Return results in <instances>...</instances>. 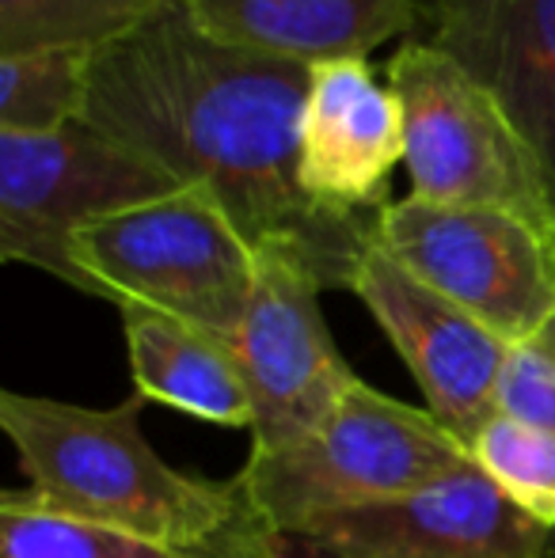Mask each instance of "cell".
<instances>
[{"instance_id":"6da1fadb","label":"cell","mask_w":555,"mask_h":558,"mask_svg":"<svg viewBox=\"0 0 555 558\" xmlns=\"http://www.w3.org/2000/svg\"><path fill=\"white\" fill-rule=\"evenodd\" d=\"M309 69L217 43L168 0L96 53L81 122L206 191L255 255L297 258L324 289H354L377 217L327 209L301 186Z\"/></svg>"},{"instance_id":"7a4b0ae2","label":"cell","mask_w":555,"mask_h":558,"mask_svg":"<svg viewBox=\"0 0 555 558\" xmlns=\"http://www.w3.org/2000/svg\"><path fill=\"white\" fill-rule=\"evenodd\" d=\"M145 403L130 396L96 411L0 391V429L38 506L198 551L237 521L244 501L232 478L214 483L164 460L141 429Z\"/></svg>"},{"instance_id":"3957f363","label":"cell","mask_w":555,"mask_h":558,"mask_svg":"<svg viewBox=\"0 0 555 558\" xmlns=\"http://www.w3.org/2000/svg\"><path fill=\"white\" fill-rule=\"evenodd\" d=\"M472 452L426 407L358 380L301 441L252 452L232 475L244 509L267 532L408 498L472 468Z\"/></svg>"},{"instance_id":"277c9868","label":"cell","mask_w":555,"mask_h":558,"mask_svg":"<svg viewBox=\"0 0 555 558\" xmlns=\"http://www.w3.org/2000/svg\"><path fill=\"white\" fill-rule=\"evenodd\" d=\"M81 293L183 319L229 342L255 289L252 243L198 186L122 209L73 235Z\"/></svg>"},{"instance_id":"5b68a950","label":"cell","mask_w":555,"mask_h":558,"mask_svg":"<svg viewBox=\"0 0 555 558\" xmlns=\"http://www.w3.org/2000/svg\"><path fill=\"white\" fill-rule=\"evenodd\" d=\"M388 88L403 107V168L415 198L498 209L555 243L541 160L483 84L426 38H408L388 61Z\"/></svg>"},{"instance_id":"8992f818","label":"cell","mask_w":555,"mask_h":558,"mask_svg":"<svg viewBox=\"0 0 555 558\" xmlns=\"http://www.w3.org/2000/svg\"><path fill=\"white\" fill-rule=\"evenodd\" d=\"M179 191L168 168L88 122L53 133L0 130V255L81 289L73 235Z\"/></svg>"},{"instance_id":"52a82bcc","label":"cell","mask_w":555,"mask_h":558,"mask_svg":"<svg viewBox=\"0 0 555 558\" xmlns=\"http://www.w3.org/2000/svg\"><path fill=\"white\" fill-rule=\"evenodd\" d=\"M373 240L422 286L510 345L536 342L555 319V243L498 209L388 202Z\"/></svg>"},{"instance_id":"ba28073f","label":"cell","mask_w":555,"mask_h":558,"mask_svg":"<svg viewBox=\"0 0 555 558\" xmlns=\"http://www.w3.org/2000/svg\"><path fill=\"white\" fill-rule=\"evenodd\" d=\"M278 558H552L555 532L472 463L408 498L270 532Z\"/></svg>"},{"instance_id":"9c48e42d","label":"cell","mask_w":555,"mask_h":558,"mask_svg":"<svg viewBox=\"0 0 555 558\" xmlns=\"http://www.w3.org/2000/svg\"><path fill=\"white\" fill-rule=\"evenodd\" d=\"M255 289L232 357L252 399V452L309 437L342 396L358 384L319 312V278L286 255H255Z\"/></svg>"},{"instance_id":"30bf717a","label":"cell","mask_w":555,"mask_h":558,"mask_svg":"<svg viewBox=\"0 0 555 558\" xmlns=\"http://www.w3.org/2000/svg\"><path fill=\"white\" fill-rule=\"evenodd\" d=\"M350 293L365 304V312L377 319L403 365L411 368L426 411L453 437L472 445L475 434L498 414L495 391L510 342L422 286L415 274L377 247V240L365 251Z\"/></svg>"},{"instance_id":"8fae6325","label":"cell","mask_w":555,"mask_h":558,"mask_svg":"<svg viewBox=\"0 0 555 558\" xmlns=\"http://www.w3.org/2000/svg\"><path fill=\"white\" fill-rule=\"evenodd\" d=\"M403 163V107L377 84L365 58H335L309 69L301 114V186L342 214L377 217L388 179Z\"/></svg>"},{"instance_id":"7c38bea8","label":"cell","mask_w":555,"mask_h":558,"mask_svg":"<svg viewBox=\"0 0 555 558\" xmlns=\"http://www.w3.org/2000/svg\"><path fill=\"white\" fill-rule=\"evenodd\" d=\"M426 43L498 99L555 202V0H426Z\"/></svg>"},{"instance_id":"4fadbf2b","label":"cell","mask_w":555,"mask_h":558,"mask_svg":"<svg viewBox=\"0 0 555 558\" xmlns=\"http://www.w3.org/2000/svg\"><path fill=\"white\" fill-rule=\"evenodd\" d=\"M217 43L319 65L365 58L426 20V0H179Z\"/></svg>"},{"instance_id":"5bb4252c","label":"cell","mask_w":555,"mask_h":558,"mask_svg":"<svg viewBox=\"0 0 555 558\" xmlns=\"http://www.w3.org/2000/svg\"><path fill=\"white\" fill-rule=\"evenodd\" d=\"M122 335L141 399L252 434V399L225 338L145 308H122Z\"/></svg>"},{"instance_id":"9a60e30c","label":"cell","mask_w":555,"mask_h":558,"mask_svg":"<svg viewBox=\"0 0 555 558\" xmlns=\"http://www.w3.org/2000/svg\"><path fill=\"white\" fill-rule=\"evenodd\" d=\"M168 0H0V58L96 53L145 27Z\"/></svg>"},{"instance_id":"2e32d148","label":"cell","mask_w":555,"mask_h":558,"mask_svg":"<svg viewBox=\"0 0 555 558\" xmlns=\"http://www.w3.org/2000/svg\"><path fill=\"white\" fill-rule=\"evenodd\" d=\"M0 558H198L111 524L46 509L27 490L0 494Z\"/></svg>"},{"instance_id":"e0dca14e","label":"cell","mask_w":555,"mask_h":558,"mask_svg":"<svg viewBox=\"0 0 555 558\" xmlns=\"http://www.w3.org/2000/svg\"><path fill=\"white\" fill-rule=\"evenodd\" d=\"M92 61L88 53L0 58V130L53 133L81 122Z\"/></svg>"},{"instance_id":"ac0fdd59","label":"cell","mask_w":555,"mask_h":558,"mask_svg":"<svg viewBox=\"0 0 555 558\" xmlns=\"http://www.w3.org/2000/svg\"><path fill=\"white\" fill-rule=\"evenodd\" d=\"M468 448L514 506L555 532V434L495 414Z\"/></svg>"},{"instance_id":"d6986e66","label":"cell","mask_w":555,"mask_h":558,"mask_svg":"<svg viewBox=\"0 0 555 558\" xmlns=\"http://www.w3.org/2000/svg\"><path fill=\"white\" fill-rule=\"evenodd\" d=\"M495 411L541 434H555V357L541 342L510 345L498 376Z\"/></svg>"},{"instance_id":"ffe728a7","label":"cell","mask_w":555,"mask_h":558,"mask_svg":"<svg viewBox=\"0 0 555 558\" xmlns=\"http://www.w3.org/2000/svg\"><path fill=\"white\" fill-rule=\"evenodd\" d=\"M198 558H278V555L270 547V532L248 509H240V517L221 536H214L206 547H198Z\"/></svg>"},{"instance_id":"44dd1931","label":"cell","mask_w":555,"mask_h":558,"mask_svg":"<svg viewBox=\"0 0 555 558\" xmlns=\"http://www.w3.org/2000/svg\"><path fill=\"white\" fill-rule=\"evenodd\" d=\"M536 342H541V345H544V350H548V353H552V357H555V319H552V327H548V331H544L541 338H536Z\"/></svg>"}]
</instances>
